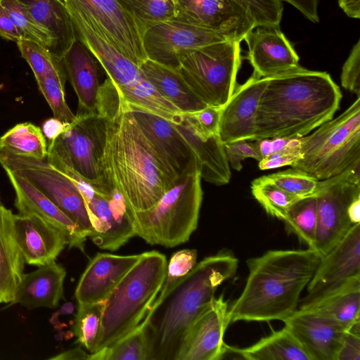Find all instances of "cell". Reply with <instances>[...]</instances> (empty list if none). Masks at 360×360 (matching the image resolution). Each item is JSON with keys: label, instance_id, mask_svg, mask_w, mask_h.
I'll return each instance as SVG.
<instances>
[{"label": "cell", "instance_id": "6da1fadb", "mask_svg": "<svg viewBox=\"0 0 360 360\" xmlns=\"http://www.w3.org/2000/svg\"><path fill=\"white\" fill-rule=\"evenodd\" d=\"M341 98L339 86L326 72L299 65L267 77L257 110L255 140L305 136L333 117Z\"/></svg>", "mask_w": 360, "mask_h": 360}, {"label": "cell", "instance_id": "7a4b0ae2", "mask_svg": "<svg viewBox=\"0 0 360 360\" xmlns=\"http://www.w3.org/2000/svg\"><path fill=\"white\" fill-rule=\"evenodd\" d=\"M238 260L227 249L205 257L160 297L139 323L150 360H175L184 335L198 314L214 299L217 288L233 277Z\"/></svg>", "mask_w": 360, "mask_h": 360}, {"label": "cell", "instance_id": "3957f363", "mask_svg": "<svg viewBox=\"0 0 360 360\" xmlns=\"http://www.w3.org/2000/svg\"><path fill=\"white\" fill-rule=\"evenodd\" d=\"M321 260L314 250H272L247 261L248 276L229 308L230 322L283 321L297 310L300 295Z\"/></svg>", "mask_w": 360, "mask_h": 360}, {"label": "cell", "instance_id": "277c9868", "mask_svg": "<svg viewBox=\"0 0 360 360\" xmlns=\"http://www.w3.org/2000/svg\"><path fill=\"white\" fill-rule=\"evenodd\" d=\"M100 172L105 188L119 191L129 212L150 208L177 180L167 172L127 105L108 121Z\"/></svg>", "mask_w": 360, "mask_h": 360}, {"label": "cell", "instance_id": "5b68a950", "mask_svg": "<svg viewBox=\"0 0 360 360\" xmlns=\"http://www.w3.org/2000/svg\"><path fill=\"white\" fill-rule=\"evenodd\" d=\"M167 266L165 255L158 251L140 254L137 262L104 301L95 352L126 336L139 325L160 292Z\"/></svg>", "mask_w": 360, "mask_h": 360}, {"label": "cell", "instance_id": "8992f818", "mask_svg": "<svg viewBox=\"0 0 360 360\" xmlns=\"http://www.w3.org/2000/svg\"><path fill=\"white\" fill-rule=\"evenodd\" d=\"M202 200L199 167L179 176L150 208L129 212L135 235L150 245L173 248L198 226Z\"/></svg>", "mask_w": 360, "mask_h": 360}, {"label": "cell", "instance_id": "52a82bcc", "mask_svg": "<svg viewBox=\"0 0 360 360\" xmlns=\"http://www.w3.org/2000/svg\"><path fill=\"white\" fill-rule=\"evenodd\" d=\"M67 8L77 38L101 64L126 104L172 122H180L182 113L148 81L140 67L110 45L86 16L74 9Z\"/></svg>", "mask_w": 360, "mask_h": 360}, {"label": "cell", "instance_id": "ba28073f", "mask_svg": "<svg viewBox=\"0 0 360 360\" xmlns=\"http://www.w3.org/2000/svg\"><path fill=\"white\" fill-rule=\"evenodd\" d=\"M300 153L291 167L318 181L360 163V97L338 117L300 138Z\"/></svg>", "mask_w": 360, "mask_h": 360}, {"label": "cell", "instance_id": "9c48e42d", "mask_svg": "<svg viewBox=\"0 0 360 360\" xmlns=\"http://www.w3.org/2000/svg\"><path fill=\"white\" fill-rule=\"evenodd\" d=\"M240 41L228 39L186 52L176 69L207 105L222 108L237 86L241 65Z\"/></svg>", "mask_w": 360, "mask_h": 360}, {"label": "cell", "instance_id": "30bf717a", "mask_svg": "<svg viewBox=\"0 0 360 360\" xmlns=\"http://www.w3.org/2000/svg\"><path fill=\"white\" fill-rule=\"evenodd\" d=\"M107 128L108 121L96 113L76 115V120L56 140L48 143V148L71 165L102 195L110 193L101 181L100 172Z\"/></svg>", "mask_w": 360, "mask_h": 360}, {"label": "cell", "instance_id": "8fae6325", "mask_svg": "<svg viewBox=\"0 0 360 360\" xmlns=\"http://www.w3.org/2000/svg\"><path fill=\"white\" fill-rule=\"evenodd\" d=\"M314 195L317 225L314 250L321 258L353 226L348 218L347 208L352 200L360 195V163L331 178L319 181Z\"/></svg>", "mask_w": 360, "mask_h": 360}, {"label": "cell", "instance_id": "7c38bea8", "mask_svg": "<svg viewBox=\"0 0 360 360\" xmlns=\"http://www.w3.org/2000/svg\"><path fill=\"white\" fill-rule=\"evenodd\" d=\"M4 169L28 179L80 229L87 238L92 226L83 196L75 184L47 160L18 156L0 150Z\"/></svg>", "mask_w": 360, "mask_h": 360}, {"label": "cell", "instance_id": "4fadbf2b", "mask_svg": "<svg viewBox=\"0 0 360 360\" xmlns=\"http://www.w3.org/2000/svg\"><path fill=\"white\" fill-rule=\"evenodd\" d=\"M63 1L86 16L110 45L136 65L140 67L148 59L139 24L117 0Z\"/></svg>", "mask_w": 360, "mask_h": 360}, {"label": "cell", "instance_id": "5bb4252c", "mask_svg": "<svg viewBox=\"0 0 360 360\" xmlns=\"http://www.w3.org/2000/svg\"><path fill=\"white\" fill-rule=\"evenodd\" d=\"M228 39H233L177 17L150 27L143 34L148 58L175 70L185 53Z\"/></svg>", "mask_w": 360, "mask_h": 360}, {"label": "cell", "instance_id": "9a60e30c", "mask_svg": "<svg viewBox=\"0 0 360 360\" xmlns=\"http://www.w3.org/2000/svg\"><path fill=\"white\" fill-rule=\"evenodd\" d=\"M354 277H360V224L353 225L321 258L298 309L308 307Z\"/></svg>", "mask_w": 360, "mask_h": 360}, {"label": "cell", "instance_id": "2e32d148", "mask_svg": "<svg viewBox=\"0 0 360 360\" xmlns=\"http://www.w3.org/2000/svg\"><path fill=\"white\" fill-rule=\"evenodd\" d=\"M127 106L164 168L174 180L199 167L194 153L174 122L157 115Z\"/></svg>", "mask_w": 360, "mask_h": 360}, {"label": "cell", "instance_id": "e0dca14e", "mask_svg": "<svg viewBox=\"0 0 360 360\" xmlns=\"http://www.w3.org/2000/svg\"><path fill=\"white\" fill-rule=\"evenodd\" d=\"M228 311L223 295L214 297L189 326L175 360L222 359L224 335L231 323Z\"/></svg>", "mask_w": 360, "mask_h": 360}, {"label": "cell", "instance_id": "ac0fdd59", "mask_svg": "<svg viewBox=\"0 0 360 360\" xmlns=\"http://www.w3.org/2000/svg\"><path fill=\"white\" fill-rule=\"evenodd\" d=\"M176 17L242 41L257 25L235 0H175Z\"/></svg>", "mask_w": 360, "mask_h": 360}, {"label": "cell", "instance_id": "d6986e66", "mask_svg": "<svg viewBox=\"0 0 360 360\" xmlns=\"http://www.w3.org/2000/svg\"><path fill=\"white\" fill-rule=\"evenodd\" d=\"M85 203L92 226L89 238L99 248L115 251L136 236L127 204L119 191L112 190L108 196L96 192Z\"/></svg>", "mask_w": 360, "mask_h": 360}, {"label": "cell", "instance_id": "ffe728a7", "mask_svg": "<svg viewBox=\"0 0 360 360\" xmlns=\"http://www.w3.org/2000/svg\"><path fill=\"white\" fill-rule=\"evenodd\" d=\"M253 74L267 78L299 66L300 58L279 25H256L243 37Z\"/></svg>", "mask_w": 360, "mask_h": 360}, {"label": "cell", "instance_id": "44dd1931", "mask_svg": "<svg viewBox=\"0 0 360 360\" xmlns=\"http://www.w3.org/2000/svg\"><path fill=\"white\" fill-rule=\"evenodd\" d=\"M311 360H336L345 330L309 309H298L283 321Z\"/></svg>", "mask_w": 360, "mask_h": 360}, {"label": "cell", "instance_id": "7402d4cb", "mask_svg": "<svg viewBox=\"0 0 360 360\" xmlns=\"http://www.w3.org/2000/svg\"><path fill=\"white\" fill-rule=\"evenodd\" d=\"M266 83L267 78L252 74L244 84L237 85L221 108L219 136L224 144L241 139L255 140L257 110Z\"/></svg>", "mask_w": 360, "mask_h": 360}, {"label": "cell", "instance_id": "603a6c76", "mask_svg": "<svg viewBox=\"0 0 360 360\" xmlns=\"http://www.w3.org/2000/svg\"><path fill=\"white\" fill-rule=\"evenodd\" d=\"M15 236L25 262L40 266L56 261L68 245L65 234L35 214H14Z\"/></svg>", "mask_w": 360, "mask_h": 360}, {"label": "cell", "instance_id": "cb8c5ba5", "mask_svg": "<svg viewBox=\"0 0 360 360\" xmlns=\"http://www.w3.org/2000/svg\"><path fill=\"white\" fill-rule=\"evenodd\" d=\"M139 257L140 254L97 253L90 260L77 285L75 297L77 303L104 302Z\"/></svg>", "mask_w": 360, "mask_h": 360}, {"label": "cell", "instance_id": "d4e9b609", "mask_svg": "<svg viewBox=\"0 0 360 360\" xmlns=\"http://www.w3.org/2000/svg\"><path fill=\"white\" fill-rule=\"evenodd\" d=\"M15 191V206L21 214H35L60 229L70 248L84 252L86 238L79 226L23 176L4 169Z\"/></svg>", "mask_w": 360, "mask_h": 360}, {"label": "cell", "instance_id": "484cf974", "mask_svg": "<svg viewBox=\"0 0 360 360\" xmlns=\"http://www.w3.org/2000/svg\"><path fill=\"white\" fill-rule=\"evenodd\" d=\"M67 79L78 98L76 115L96 113L100 86L97 60L78 38L62 58Z\"/></svg>", "mask_w": 360, "mask_h": 360}, {"label": "cell", "instance_id": "4316f807", "mask_svg": "<svg viewBox=\"0 0 360 360\" xmlns=\"http://www.w3.org/2000/svg\"><path fill=\"white\" fill-rule=\"evenodd\" d=\"M65 268L56 261L25 274L11 304H20L29 309H54L63 297Z\"/></svg>", "mask_w": 360, "mask_h": 360}, {"label": "cell", "instance_id": "83f0119b", "mask_svg": "<svg viewBox=\"0 0 360 360\" xmlns=\"http://www.w3.org/2000/svg\"><path fill=\"white\" fill-rule=\"evenodd\" d=\"M32 19L49 35L50 51L62 59L77 39V33L63 1L60 0H18Z\"/></svg>", "mask_w": 360, "mask_h": 360}, {"label": "cell", "instance_id": "f1b7e54d", "mask_svg": "<svg viewBox=\"0 0 360 360\" xmlns=\"http://www.w3.org/2000/svg\"><path fill=\"white\" fill-rule=\"evenodd\" d=\"M14 214L0 204V303H11L24 276L25 260L18 244Z\"/></svg>", "mask_w": 360, "mask_h": 360}, {"label": "cell", "instance_id": "f546056e", "mask_svg": "<svg viewBox=\"0 0 360 360\" xmlns=\"http://www.w3.org/2000/svg\"><path fill=\"white\" fill-rule=\"evenodd\" d=\"M140 69L155 89L181 113L196 112L207 106L193 92L176 70L149 58L140 65Z\"/></svg>", "mask_w": 360, "mask_h": 360}, {"label": "cell", "instance_id": "4dcf8cb0", "mask_svg": "<svg viewBox=\"0 0 360 360\" xmlns=\"http://www.w3.org/2000/svg\"><path fill=\"white\" fill-rule=\"evenodd\" d=\"M174 124L197 158L201 179L217 186L228 184L231 176V167L219 136L203 141L182 120Z\"/></svg>", "mask_w": 360, "mask_h": 360}, {"label": "cell", "instance_id": "1f68e13d", "mask_svg": "<svg viewBox=\"0 0 360 360\" xmlns=\"http://www.w3.org/2000/svg\"><path fill=\"white\" fill-rule=\"evenodd\" d=\"M304 309L316 311L333 319L345 330L349 329L360 321V277L351 278L338 290Z\"/></svg>", "mask_w": 360, "mask_h": 360}, {"label": "cell", "instance_id": "d6a6232c", "mask_svg": "<svg viewBox=\"0 0 360 360\" xmlns=\"http://www.w3.org/2000/svg\"><path fill=\"white\" fill-rule=\"evenodd\" d=\"M238 351L241 359L311 360L307 353L285 326L248 347L238 348Z\"/></svg>", "mask_w": 360, "mask_h": 360}, {"label": "cell", "instance_id": "836d02e7", "mask_svg": "<svg viewBox=\"0 0 360 360\" xmlns=\"http://www.w3.org/2000/svg\"><path fill=\"white\" fill-rule=\"evenodd\" d=\"M0 150L18 156L46 160L48 142L39 127L25 122L15 124L0 137Z\"/></svg>", "mask_w": 360, "mask_h": 360}, {"label": "cell", "instance_id": "e575fe53", "mask_svg": "<svg viewBox=\"0 0 360 360\" xmlns=\"http://www.w3.org/2000/svg\"><path fill=\"white\" fill-rule=\"evenodd\" d=\"M283 221L289 233L295 235L302 243L314 250L317 225L315 195L297 200Z\"/></svg>", "mask_w": 360, "mask_h": 360}, {"label": "cell", "instance_id": "d590c367", "mask_svg": "<svg viewBox=\"0 0 360 360\" xmlns=\"http://www.w3.org/2000/svg\"><path fill=\"white\" fill-rule=\"evenodd\" d=\"M89 360H150L148 342L138 326L126 336L89 355Z\"/></svg>", "mask_w": 360, "mask_h": 360}, {"label": "cell", "instance_id": "8d00e7d4", "mask_svg": "<svg viewBox=\"0 0 360 360\" xmlns=\"http://www.w3.org/2000/svg\"><path fill=\"white\" fill-rule=\"evenodd\" d=\"M139 24L143 32L150 27L175 18V0H117Z\"/></svg>", "mask_w": 360, "mask_h": 360}, {"label": "cell", "instance_id": "74e56055", "mask_svg": "<svg viewBox=\"0 0 360 360\" xmlns=\"http://www.w3.org/2000/svg\"><path fill=\"white\" fill-rule=\"evenodd\" d=\"M251 192L269 215L282 221L292 205L300 199L274 185L266 176L252 181Z\"/></svg>", "mask_w": 360, "mask_h": 360}, {"label": "cell", "instance_id": "f35d334b", "mask_svg": "<svg viewBox=\"0 0 360 360\" xmlns=\"http://www.w3.org/2000/svg\"><path fill=\"white\" fill-rule=\"evenodd\" d=\"M104 302L78 304L74 333L77 342L93 353L96 351L101 328Z\"/></svg>", "mask_w": 360, "mask_h": 360}, {"label": "cell", "instance_id": "ab89813d", "mask_svg": "<svg viewBox=\"0 0 360 360\" xmlns=\"http://www.w3.org/2000/svg\"><path fill=\"white\" fill-rule=\"evenodd\" d=\"M22 57L31 68L36 80L51 74H66L62 59L35 42H16Z\"/></svg>", "mask_w": 360, "mask_h": 360}, {"label": "cell", "instance_id": "60d3db41", "mask_svg": "<svg viewBox=\"0 0 360 360\" xmlns=\"http://www.w3.org/2000/svg\"><path fill=\"white\" fill-rule=\"evenodd\" d=\"M66 79V74H51L36 81L53 117L65 123L71 124L76 120V115L71 111L65 101Z\"/></svg>", "mask_w": 360, "mask_h": 360}, {"label": "cell", "instance_id": "b9f144b4", "mask_svg": "<svg viewBox=\"0 0 360 360\" xmlns=\"http://www.w3.org/2000/svg\"><path fill=\"white\" fill-rule=\"evenodd\" d=\"M0 5L7 12L20 32L22 39L35 42L50 51L51 39L18 0H0Z\"/></svg>", "mask_w": 360, "mask_h": 360}, {"label": "cell", "instance_id": "7bdbcfd3", "mask_svg": "<svg viewBox=\"0 0 360 360\" xmlns=\"http://www.w3.org/2000/svg\"><path fill=\"white\" fill-rule=\"evenodd\" d=\"M265 176L274 185L299 198L314 195L319 182L304 172L292 167Z\"/></svg>", "mask_w": 360, "mask_h": 360}, {"label": "cell", "instance_id": "ee69618b", "mask_svg": "<svg viewBox=\"0 0 360 360\" xmlns=\"http://www.w3.org/2000/svg\"><path fill=\"white\" fill-rule=\"evenodd\" d=\"M221 108L209 106L193 112L182 113V121L203 141L219 135Z\"/></svg>", "mask_w": 360, "mask_h": 360}, {"label": "cell", "instance_id": "f6af8a7d", "mask_svg": "<svg viewBox=\"0 0 360 360\" xmlns=\"http://www.w3.org/2000/svg\"><path fill=\"white\" fill-rule=\"evenodd\" d=\"M126 105L115 84L107 77L98 91L96 113L107 121H112L120 115Z\"/></svg>", "mask_w": 360, "mask_h": 360}, {"label": "cell", "instance_id": "bcb514c9", "mask_svg": "<svg viewBox=\"0 0 360 360\" xmlns=\"http://www.w3.org/2000/svg\"><path fill=\"white\" fill-rule=\"evenodd\" d=\"M252 16L257 25H280L283 6L279 0H235Z\"/></svg>", "mask_w": 360, "mask_h": 360}, {"label": "cell", "instance_id": "7dc6e473", "mask_svg": "<svg viewBox=\"0 0 360 360\" xmlns=\"http://www.w3.org/2000/svg\"><path fill=\"white\" fill-rule=\"evenodd\" d=\"M196 263V250L184 249L174 252L167 264L165 281L157 297L162 296L175 282L191 271Z\"/></svg>", "mask_w": 360, "mask_h": 360}, {"label": "cell", "instance_id": "c3c4849f", "mask_svg": "<svg viewBox=\"0 0 360 360\" xmlns=\"http://www.w3.org/2000/svg\"><path fill=\"white\" fill-rule=\"evenodd\" d=\"M224 149L230 167L238 172L243 168L242 161L253 158L258 162L262 159L254 141L241 139L224 144Z\"/></svg>", "mask_w": 360, "mask_h": 360}, {"label": "cell", "instance_id": "681fc988", "mask_svg": "<svg viewBox=\"0 0 360 360\" xmlns=\"http://www.w3.org/2000/svg\"><path fill=\"white\" fill-rule=\"evenodd\" d=\"M342 86L360 97V40L354 45L340 75Z\"/></svg>", "mask_w": 360, "mask_h": 360}, {"label": "cell", "instance_id": "f907efd6", "mask_svg": "<svg viewBox=\"0 0 360 360\" xmlns=\"http://www.w3.org/2000/svg\"><path fill=\"white\" fill-rule=\"evenodd\" d=\"M336 360H360V321L345 331Z\"/></svg>", "mask_w": 360, "mask_h": 360}, {"label": "cell", "instance_id": "816d5d0a", "mask_svg": "<svg viewBox=\"0 0 360 360\" xmlns=\"http://www.w3.org/2000/svg\"><path fill=\"white\" fill-rule=\"evenodd\" d=\"M300 144L274 152L259 161L262 170L271 169L284 166H292L301 158Z\"/></svg>", "mask_w": 360, "mask_h": 360}, {"label": "cell", "instance_id": "f5cc1de1", "mask_svg": "<svg viewBox=\"0 0 360 360\" xmlns=\"http://www.w3.org/2000/svg\"><path fill=\"white\" fill-rule=\"evenodd\" d=\"M254 141L262 158L274 152L300 144V139H261Z\"/></svg>", "mask_w": 360, "mask_h": 360}, {"label": "cell", "instance_id": "db71d44e", "mask_svg": "<svg viewBox=\"0 0 360 360\" xmlns=\"http://www.w3.org/2000/svg\"><path fill=\"white\" fill-rule=\"evenodd\" d=\"M296 8L305 18L313 22H319V0H279Z\"/></svg>", "mask_w": 360, "mask_h": 360}, {"label": "cell", "instance_id": "11a10c76", "mask_svg": "<svg viewBox=\"0 0 360 360\" xmlns=\"http://www.w3.org/2000/svg\"><path fill=\"white\" fill-rule=\"evenodd\" d=\"M0 36L7 40L18 42L22 39L13 22L0 5Z\"/></svg>", "mask_w": 360, "mask_h": 360}, {"label": "cell", "instance_id": "9f6ffc18", "mask_svg": "<svg viewBox=\"0 0 360 360\" xmlns=\"http://www.w3.org/2000/svg\"><path fill=\"white\" fill-rule=\"evenodd\" d=\"M68 124L54 117L46 120L42 124L41 130L47 142L49 143L56 140L64 131Z\"/></svg>", "mask_w": 360, "mask_h": 360}, {"label": "cell", "instance_id": "6f0895ef", "mask_svg": "<svg viewBox=\"0 0 360 360\" xmlns=\"http://www.w3.org/2000/svg\"><path fill=\"white\" fill-rule=\"evenodd\" d=\"M89 355L80 347L66 350L54 356L49 358L52 360H89Z\"/></svg>", "mask_w": 360, "mask_h": 360}, {"label": "cell", "instance_id": "680465c9", "mask_svg": "<svg viewBox=\"0 0 360 360\" xmlns=\"http://www.w3.org/2000/svg\"><path fill=\"white\" fill-rule=\"evenodd\" d=\"M338 4L348 17L360 18V0H338Z\"/></svg>", "mask_w": 360, "mask_h": 360}, {"label": "cell", "instance_id": "91938a15", "mask_svg": "<svg viewBox=\"0 0 360 360\" xmlns=\"http://www.w3.org/2000/svg\"><path fill=\"white\" fill-rule=\"evenodd\" d=\"M347 215L352 225L360 224V195L354 198L349 203Z\"/></svg>", "mask_w": 360, "mask_h": 360}, {"label": "cell", "instance_id": "94428289", "mask_svg": "<svg viewBox=\"0 0 360 360\" xmlns=\"http://www.w3.org/2000/svg\"><path fill=\"white\" fill-rule=\"evenodd\" d=\"M1 194H0V204H1Z\"/></svg>", "mask_w": 360, "mask_h": 360}]
</instances>
